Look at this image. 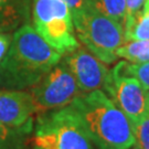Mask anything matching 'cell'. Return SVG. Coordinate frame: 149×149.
<instances>
[{"instance_id":"6da1fadb","label":"cell","mask_w":149,"mask_h":149,"mask_svg":"<svg viewBox=\"0 0 149 149\" xmlns=\"http://www.w3.org/2000/svg\"><path fill=\"white\" fill-rule=\"evenodd\" d=\"M62 60L29 23L17 29L10 48L0 62V85L24 90L36 85Z\"/></svg>"},{"instance_id":"7a4b0ae2","label":"cell","mask_w":149,"mask_h":149,"mask_svg":"<svg viewBox=\"0 0 149 149\" xmlns=\"http://www.w3.org/2000/svg\"><path fill=\"white\" fill-rule=\"evenodd\" d=\"M69 106L97 149H130L135 145L132 122L103 91L81 93Z\"/></svg>"},{"instance_id":"3957f363","label":"cell","mask_w":149,"mask_h":149,"mask_svg":"<svg viewBox=\"0 0 149 149\" xmlns=\"http://www.w3.org/2000/svg\"><path fill=\"white\" fill-rule=\"evenodd\" d=\"M32 149H95L68 105L38 116Z\"/></svg>"},{"instance_id":"277c9868","label":"cell","mask_w":149,"mask_h":149,"mask_svg":"<svg viewBox=\"0 0 149 149\" xmlns=\"http://www.w3.org/2000/svg\"><path fill=\"white\" fill-rule=\"evenodd\" d=\"M75 34L86 49L107 64L118 59L117 50L125 42L124 27L90 5L73 17Z\"/></svg>"},{"instance_id":"5b68a950","label":"cell","mask_w":149,"mask_h":149,"mask_svg":"<svg viewBox=\"0 0 149 149\" xmlns=\"http://www.w3.org/2000/svg\"><path fill=\"white\" fill-rule=\"evenodd\" d=\"M32 27L62 56L80 48L73 18L62 0H32Z\"/></svg>"},{"instance_id":"8992f818","label":"cell","mask_w":149,"mask_h":149,"mask_svg":"<svg viewBox=\"0 0 149 149\" xmlns=\"http://www.w3.org/2000/svg\"><path fill=\"white\" fill-rule=\"evenodd\" d=\"M36 114L61 109L81 94L74 76L61 60L36 85L30 87Z\"/></svg>"},{"instance_id":"52a82bcc","label":"cell","mask_w":149,"mask_h":149,"mask_svg":"<svg viewBox=\"0 0 149 149\" xmlns=\"http://www.w3.org/2000/svg\"><path fill=\"white\" fill-rule=\"evenodd\" d=\"M104 88L132 124L140 120L148 112L147 91L134 76L123 71V61L109 71Z\"/></svg>"},{"instance_id":"ba28073f","label":"cell","mask_w":149,"mask_h":149,"mask_svg":"<svg viewBox=\"0 0 149 149\" xmlns=\"http://www.w3.org/2000/svg\"><path fill=\"white\" fill-rule=\"evenodd\" d=\"M63 61L74 76L81 93H88L104 87L109 70L87 49L77 48L66 54Z\"/></svg>"},{"instance_id":"9c48e42d","label":"cell","mask_w":149,"mask_h":149,"mask_svg":"<svg viewBox=\"0 0 149 149\" xmlns=\"http://www.w3.org/2000/svg\"><path fill=\"white\" fill-rule=\"evenodd\" d=\"M36 114L29 91H0V123L13 128L32 129V116Z\"/></svg>"},{"instance_id":"30bf717a","label":"cell","mask_w":149,"mask_h":149,"mask_svg":"<svg viewBox=\"0 0 149 149\" xmlns=\"http://www.w3.org/2000/svg\"><path fill=\"white\" fill-rule=\"evenodd\" d=\"M32 0H0V32L17 30L29 23Z\"/></svg>"},{"instance_id":"8fae6325","label":"cell","mask_w":149,"mask_h":149,"mask_svg":"<svg viewBox=\"0 0 149 149\" xmlns=\"http://www.w3.org/2000/svg\"><path fill=\"white\" fill-rule=\"evenodd\" d=\"M116 55L132 63L149 62V40L125 41L116 50Z\"/></svg>"},{"instance_id":"7c38bea8","label":"cell","mask_w":149,"mask_h":149,"mask_svg":"<svg viewBox=\"0 0 149 149\" xmlns=\"http://www.w3.org/2000/svg\"><path fill=\"white\" fill-rule=\"evenodd\" d=\"M125 41L149 40V0H146L144 9L135 18L130 26L124 29Z\"/></svg>"},{"instance_id":"4fadbf2b","label":"cell","mask_w":149,"mask_h":149,"mask_svg":"<svg viewBox=\"0 0 149 149\" xmlns=\"http://www.w3.org/2000/svg\"><path fill=\"white\" fill-rule=\"evenodd\" d=\"M95 9L114 19L124 27L126 17V0H90Z\"/></svg>"},{"instance_id":"5bb4252c","label":"cell","mask_w":149,"mask_h":149,"mask_svg":"<svg viewBox=\"0 0 149 149\" xmlns=\"http://www.w3.org/2000/svg\"><path fill=\"white\" fill-rule=\"evenodd\" d=\"M29 128H13L0 123V149H21L23 136Z\"/></svg>"},{"instance_id":"9a60e30c","label":"cell","mask_w":149,"mask_h":149,"mask_svg":"<svg viewBox=\"0 0 149 149\" xmlns=\"http://www.w3.org/2000/svg\"><path fill=\"white\" fill-rule=\"evenodd\" d=\"M123 71L128 75L134 76L141 84V86L148 92L149 91V62L145 63L129 64L123 61Z\"/></svg>"},{"instance_id":"2e32d148","label":"cell","mask_w":149,"mask_h":149,"mask_svg":"<svg viewBox=\"0 0 149 149\" xmlns=\"http://www.w3.org/2000/svg\"><path fill=\"white\" fill-rule=\"evenodd\" d=\"M133 127L136 149H149V111Z\"/></svg>"},{"instance_id":"e0dca14e","label":"cell","mask_w":149,"mask_h":149,"mask_svg":"<svg viewBox=\"0 0 149 149\" xmlns=\"http://www.w3.org/2000/svg\"><path fill=\"white\" fill-rule=\"evenodd\" d=\"M145 3L146 0H126V17H125L124 29L132 24L135 18L144 9Z\"/></svg>"},{"instance_id":"ac0fdd59","label":"cell","mask_w":149,"mask_h":149,"mask_svg":"<svg viewBox=\"0 0 149 149\" xmlns=\"http://www.w3.org/2000/svg\"><path fill=\"white\" fill-rule=\"evenodd\" d=\"M62 1H64L70 8L72 18L83 12L91 5L90 0H62Z\"/></svg>"},{"instance_id":"d6986e66","label":"cell","mask_w":149,"mask_h":149,"mask_svg":"<svg viewBox=\"0 0 149 149\" xmlns=\"http://www.w3.org/2000/svg\"><path fill=\"white\" fill-rule=\"evenodd\" d=\"M12 36L8 32H0V62L3 60L10 48Z\"/></svg>"},{"instance_id":"ffe728a7","label":"cell","mask_w":149,"mask_h":149,"mask_svg":"<svg viewBox=\"0 0 149 149\" xmlns=\"http://www.w3.org/2000/svg\"><path fill=\"white\" fill-rule=\"evenodd\" d=\"M147 102H148V111H149V91L147 92Z\"/></svg>"}]
</instances>
